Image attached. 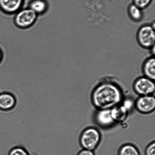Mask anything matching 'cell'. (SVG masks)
Returning <instances> with one entry per match:
<instances>
[{"label":"cell","instance_id":"1","mask_svg":"<svg viewBox=\"0 0 155 155\" xmlns=\"http://www.w3.org/2000/svg\"><path fill=\"white\" fill-rule=\"evenodd\" d=\"M91 99L93 105L97 110L110 109L121 104L124 95L119 85L111 79L106 78L94 88Z\"/></svg>","mask_w":155,"mask_h":155},{"label":"cell","instance_id":"2","mask_svg":"<svg viewBox=\"0 0 155 155\" xmlns=\"http://www.w3.org/2000/svg\"><path fill=\"white\" fill-rule=\"evenodd\" d=\"M155 23L145 24L138 28L136 40L138 45L143 49L150 50L155 46Z\"/></svg>","mask_w":155,"mask_h":155},{"label":"cell","instance_id":"3","mask_svg":"<svg viewBox=\"0 0 155 155\" xmlns=\"http://www.w3.org/2000/svg\"><path fill=\"white\" fill-rule=\"evenodd\" d=\"M101 135L100 130L94 127H87L81 134L79 142L84 149L94 151L100 145Z\"/></svg>","mask_w":155,"mask_h":155},{"label":"cell","instance_id":"4","mask_svg":"<svg viewBox=\"0 0 155 155\" xmlns=\"http://www.w3.org/2000/svg\"><path fill=\"white\" fill-rule=\"evenodd\" d=\"M38 16L29 8H22L15 14L14 23L17 28L27 29L34 25L37 20Z\"/></svg>","mask_w":155,"mask_h":155},{"label":"cell","instance_id":"5","mask_svg":"<svg viewBox=\"0 0 155 155\" xmlns=\"http://www.w3.org/2000/svg\"><path fill=\"white\" fill-rule=\"evenodd\" d=\"M134 92L140 96L154 95L155 91L154 81L144 76L139 77L134 82Z\"/></svg>","mask_w":155,"mask_h":155},{"label":"cell","instance_id":"6","mask_svg":"<svg viewBox=\"0 0 155 155\" xmlns=\"http://www.w3.org/2000/svg\"><path fill=\"white\" fill-rule=\"evenodd\" d=\"M136 110L143 114H149L154 111L155 98L154 95L140 96L135 101Z\"/></svg>","mask_w":155,"mask_h":155},{"label":"cell","instance_id":"7","mask_svg":"<svg viewBox=\"0 0 155 155\" xmlns=\"http://www.w3.org/2000/svg\"><path fill=\"white\" fill-rule=\"evenodd\" d=\"M94 118L97 125L103 128H110L116 124L112 117L111 109L97 110Z\"/></svg>","mask_w":155,"mask_h":155},{"label":"cell","instance_id":"8","mask_svg":"<svg viewBox=\"0 0 155 155\" xmlns=\"http://www.w3.org/2000/svg\"><path fill=\"white\" fill-rule=\"evenodd\" d=\"M24 4V0H0V10L5 15H15Z\"/></svg>","mask_w":155,"mask_h":155},{"label":"cell","instance_id":"9","mask_svg":"<svg viewBox=\"0 0 155 155\" xmlns=\"http://www.w3.org/2000/svg\"><path fill=\"white\" fill-rule=\"evenodd\" d=\"M16 98L10 93H0V110L9 111L12 110L16 106Z\"/></svg>","mask_w":155,"mask_h":155},{"label":"cell","instance_id":"10","mask_svg":"<svg viewBox=\"0 0 155 155\" xmlns=\"http://www.w3.org/2000/svg\"><path fill=\"white\" fill-rule=\"evenodd\" d=\"M142 70L143 75L148 78L155 80V59L154 56L147 58L143 63Z\"/></svg>","mask_w":155,"mask_h":155},{"label":"cell","instance_id":"11","mask_svg":"<svg viewBox=\"0 0 155 155\" xmlns=\"http://www.w3.org/2000/svg\"><path fill=\"white\" fill-rule=\"evenodd\" d=\"M28 8L39 16L46 13L48 10V4L45 0H32L29 4Z\"/></svg>","mask_w":155,"mask_h":155},{"label":"cell","instance_id":"12","mask_svg":"<svg viewBox=\"0 0 155 155\" xmlns=\"http://www.w3.org/2000/svg\"><path fill=\"white\" fill-rule=\"evenodd\" d=\"M127 14L129 18L133 22H139L143 19V10L135 4L132 3L128 6L127 9Z\"/></svg>","mask_w":155,"mask_h":155},{"label":"cell","instance_id":"13","mask_svg":"<svg viewBox=\"0 0 155 155\" xmlns=\"http://www.w3.org/2000/svg\"><path fill=\"white\" fill-rule=\"evenodd\" d=\"M111 109L112 117L116 124L124 121L127 118L129 112V110L122 104Z\"/></svg>","mask_w":155,"mask_h":155},{"label":"cell","instance_id":"14","mask_svg":"<svg viewBox=\"0 0 155 155\" xmlns=\"http://www.w3.org/2000/svg\"><path fill=\"white\" fill-rule=\"evenodd\" d=\"M118 155H141L136 146L131 143H126L120 147Z\"/></svg>","mask_w":155,"mask_h":155},{"label":"cell","instance_id":"15","mask_svg":"<svg viewBox=\"0 0 155 155\" xmlns=\"http://www.w3.org/2000/svg\"><path fill=\"white\" fill-rule=\"evenodd\" d=\"M8 155H30L25 148L20 146L13 147L9 150Z\"/></svg>","mask_w":155,"mask_h":155},{"label":"cell","instance_id":"16","mask_svg":"<svg viewBox=\"0 0 155 155\" xmlns=\"http://www.w3.org/2000/svg\"><path fill=\"white\" fill-rule=\"evenodd\" d=\"M133 4L143 10L149 7L153 0H133Z\"/></svg>","mask_w":155,"mask_h":155},{"label":"cell","instance_id":"17","mask_svg":"<svg viewBox=\"0 0 155 155\" xmlns=\"http://www.w3.org/2000/svg\"><path fill=\"white\" fill-rule=\"evenodd\" d=\"M146 155H155V143L153 142L149 144L145 150Z\"/></svg>","mask_w":155,"mask_h":155},{"label":"cell","instance_id":"18","mask_svg":"<svg viewBox=\"0 0 155 155\" xmlns=\"http://www.w3.org/2000/svg\"><path fill=\"white\" fill-rule=\"evenodd\" d=\"M77 155H95L94 151L83 149Z\"/></svg>","mask_w":155,"mask_h":155},{"label":"cell","instance_id":"19","mask_svg":"<svg viewBox=\"0 0 155 155\" xmlns=\"http://www.w3.org/2000/svg\"><path fill=\"white\" fill-rule=\"evenodd\" d=\"M3 58H4V54H3L2 51L0 48V64L2 62Z\"/></svg>","mask_w":155,"mask_h":155},{"label":"cell","instance_id":"20","mask_svg":"<svg viewBox=\"0 0 155 155\" xmlns=\"http://www.w3.org/2000/svg\"><path fill=\"white\" fill-rule=\"evenodd\" d=\"M30 155H39L37 153L35 152L31 153V154H30Z\"/></svg>","mask_w":155,"mask_h":155}]
</instances>
